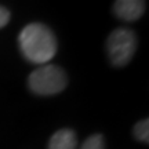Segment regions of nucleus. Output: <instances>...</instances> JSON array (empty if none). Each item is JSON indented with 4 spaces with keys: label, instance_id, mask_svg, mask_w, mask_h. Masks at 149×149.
Returning a JSON list of instances; mask_svg holds the SVG:
<instances>
[{
    "label": "nucleus",
    "instance_id": "2",
    "mask_svg": "<svg viewBox=\"0 0 149 149\" xmlns=\"http://www.w3.org/2000/svg\"><path fill=\"white\" fill-rule=\"evenodd\" d=\"M28 84L37 95H54L68 84V76L58 65H42L29 74Z\"/></svg>",
    "mask_w": 149,
    "mask_h": 149
},
{
    "label": "nucleus",
    "instance_id": "4",
    "mask_svg": "<svg viewBox=\"0 0 149 149\" xmlns=\"http://www.w3.org/2000/svg\"><path fill=\"white\" fill-rule=\"evenodd\" d=\"M145 0H115L113 13L117 18L126 22H134L139 19L145 13Z\"/></svg>",
    "mask_w": 149,
    "mask_h": 149
},
{
    "label": "nucleus",
    "instance_id": "8",
    "mask_svg": "<svg viewBox=\"0 0 149 149\" xmlns=\"http://www.w3.org/2000/svg\"><path fill=\"white\" fill-rule=\"evenodd\" d=\"M10 18H11L10 11L7 10L6 7L0 6V28H4L10 22Z\"/></svg>",
    "mask_w": 149,
    "mask_h": 149
},
{
    "label": "nucleus",
    "instance_id": "7",
    "mask_svg": "<svg viewBox=\"0 0 149 149\" xmlns=\"http://www.w3.org/2000/svg\"><path fill=\"white\" fill-rule=\"evenodd\" d=\"M80 149H105V139L102 134H94L84 141Z\"/></svg>",
    "mask_w": 149,
    "mask_h": 149
},
{
    "label": "nucleus",
    "instance_id": "3",
    "mask_svg": "<svg viewBox=\"0 0 149 149\" xmlns=\"http://www.w3.org/2000/svg\"><path fill=\"white\" fill-rule=\"evenodd\" d=\"M137 35L128 28H117L107 39V53L111 64L123 68L133 59L137 50Z\"/></svg>",
    "mask_w": 149,
    "mask_h": 149
},
{
    "label": "nucleus",
    "instance_id": "6",
    "mask_svg": "<svg viewBox=\"0 0 149 149\" xmlns=\"http://www.w3.org/2000/svg\"><path fill=\"white\" fill-rule=\"evenodd\" d=\"M135 138L141 141V142H148L149 141V120L148 119H144L138 122L135 126H134L133 130Z\"/></svg>",
    "mask_w": 149,
    "mask_h": 149
},
{
    "label": "nucleus",
    "instance_id": "5",
    "mask_svg": "<svg viewBox=\"0 0 149 149\" xmlns=\"http://www.w3.org/2000/svg\"><path fill=\"white\" fill-rule=\"evenodd\" d=\"M48 149H77V137L73 130L64 128L53 134L48 142Z\"/></svg>",
    "mask_w": 149,
    "mask_h": 149
},
{
    "label": "nucleus",
    "instance_id": "1",
    "mask_svg": "<svg viewBox=\"0 0 149 149\" xmlns=\"http://www.w3.org/2000/svg\"><path fill=\"white\" fill-rule=\"evenodd\" d=\"M22 55L37 65H46L57 53V37L44 24L32 22L24 28L18 36Z\"/></svg>",
    "mask_w": 149,
    "mask_h": 149
}]
</instances>
